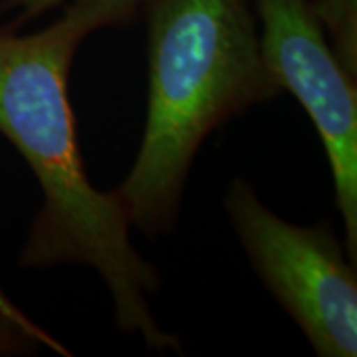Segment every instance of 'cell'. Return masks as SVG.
Here are the masks:
<instances>
[{"label":"cell","instance_id":"1","mask_svg":"<svg viewBox=\"0 0 357 357\" xmlns=\"http://www.w3.org/2000/svg\"><path fill=\"white\" fill-rule=\"evenodd\" d=\"M62 16L32 34L0 28V135L38 181L44 203L32 218L18 266L84 264L96 270L114 302L115 326L149 349L181 354L149 306L161 274L131 243V225L115 191L89 183L68 77L82 42L103 28L137 22L141 0H66Z\"/></svg>","mask_w":357,"mask_h":357},{"label":"cell","instance_id":"2","mask_svg":"<svg viewBox=\"0 0 357 357\" xmlns=\"http://www.w3.org/2000/svg\"><path fill=\"white\" fill-rule=\"evenodd\" d=\"M149 98L139 151L114 189L131 229L177 227L192 161L229 119L282 93L270 74L252 0H141Z\"/></svg>","mask_w":357,"mask_h":357},{"label":"cell","instance_id":"3","mask_svg":"<svg viewBox=\"0 0 357 357\" xmlns=\"http://www.w3.org/2000/svg\"><path fill=\"white\" fill-rule=\"evenodd\" d=\"M225 213L256 276L319 357L357 356V272L328 222L300 227L234 177Z\"/></svg>","mask_w":357,"mask_h":357},{"label":"cell","instance_id":"4","mask_svg":"<svg viewBox=\"0 0 357 357\" xmlns=\"http://www.w3.org/2000/svg\"><path fill=\"white\" fill-rule=\"evenodd\" d=\"M260 48L282 91L310 119L330 161L345 250L357 262V84L333 54L310 0H252Z\"/></svg>","mask_w":357,"mask_h":357},{"label":"cell","instance_id":"5","mask_svg":"<svg viewBox=\"0 0 357 357\" xmlns=\"http://www.w3.org/2000/svg\"><path fill=\"white\" fill-rule=\"evenodd\" d=\"M310 4L332 52L357 76V0H310Z\"/></svg>","mask_w":357,"mask_h":357},{"label":"cell","instance_id":"6","mask_svg":"<svg viewBox=\"0 0 357 357\" xmlns=\"http://www.w3.org/2000/svg\"><path fill=\"white\" fill-rule=\"evenodd\" d=\"M66 0H2L0 13H13V20L8 22V28L20 30L30 20L38 18L52 8L62 6Z\"/></svg>","mask_w":357,"mask_h":357},{"label":"cell","instance_id":"7","mask_svg":"<svg viewBox=\"0 0 357 357\" xmlns=\"http://www.w3.org/2000/svg\"><path fill=\"white\" fill-rule=\"evenodd\" d=\"M0 314L6 316L8 319H13L14 324H18V326H22L26 330H30V332H40V330H36V328H34V326H32V324H30V321H28V319H26L8 300H6V298H4V294L2 292H0Z\"/></svg>","mask_w":357,"mask_h":357}]
</instances>
